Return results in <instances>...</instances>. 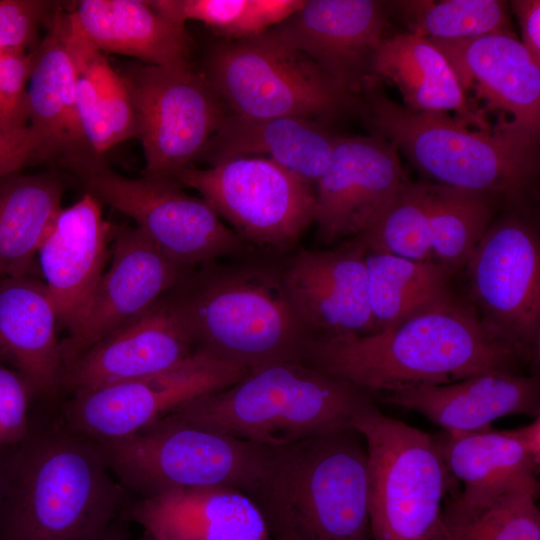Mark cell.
<instances>
[{
    "mask_svg": "<svg viewBox=\"0 0 540 540\" xmlns=\"http://www.w3.org/2000/svg\"><path fill=\"white\" fill-rule=\"evenodd\" d=\"M271 540H302L293 530L275 526L269 529Z\"/></svg>",
    "mask_w": 540,
    "mask_h": 540,
    "instance_id": "cell-43",
    "label": "cell"
},
{
    "mask_svg": "<svg viewBox=\"0 0 540 540\" xmlns=\"http://www.w3.org/2000/svg\"><path fill=\"white\" fill-rule=\"evenodd\" d=\"M248 245L285 251L314 221L311 184L260 156L237 157L205 169L177 172Z\"/></svg>",
    "mask_w": 540,
    "mask_h": 540,
    "instance_id": "cell-13",
    "label": "cell"
},
{
    "mask_svg": "<svg viewBox=\"0 0 540 540\" xmlns=\"http://www.w3.org/2000/svg\"><path fill=\"white\" fill-rule=\"evenodd\" d=\"M368 293L375 333L443 306L458 296L444 265L366 250Z\"/></svg>",
    "mask_w": 540,
    "mask_h": 540,
    "instance_id": "cell-33",
    "label": "cell"
},
{
    "mask_svg": "<svg viewBox=\"0 0 540 540\" xmlns=\"http://www.w3.org/2000/svg\"><path fill=\"white\" fill-rule=\"evenodd\" d=\"M304 364L373 395L486 373L523 374L532 367L491 335L472 305L459 297L388 330L315 338Z\"/></svg>",
    "mask_w": 540,
    "mask_h": 540,
    "instance_id": "cell-1",
    "label": "cell"
},
{
    "mask_svg": "<svg viewBox=\"0 0 540 540\" xmlns=\"http://www.w3.org/2000/svg\"><path fill=\"white\" fill-rule=\"evenodd\" d=\"M86 194L132 218L165 255L192 268L253 248L221 222L202 198L190 196L172 177L128 178L100 158L72 169Z\"/></svg>",
    "mask_w": 540,
    "mask_h": 540,
    "instance_id": "cell-11",
    "label": "cell"
},
{
    "mask_svg": "<svg viewBox=\"0 0 540 540\" xmlns=\"http://www.w3.org/2000/svg\"><path fill=\"white\" fill-rule=\"evenodd\" d=\"M356 430L368 453L372 540H430L455 481L433 436L380 409Z\"/></svg>",
    "mask_w": 540,
    "mask_h": 540,
    "instance_id": "cell-9",
    "label": "cell"
},
{
    "mask_svg": "<svg viewBox=\"0 0 540 540\" xmlns=\"http://www.w3.org/2000/svg\"><path fill=\"white\" fill-rule=\"evenodd\" d=\"M64 40L75 69L78 115L91 150L100 156L137 137V121L124 78L70 22L59 13Z\"/></svg>",
    "mask_w": 540,
    "mask_h": 540,
    "instance_id": "cell-31",
    "label": "cell"
},
{
    "mask_svg": "<svg viewBox=\"0 0 540 540\" xmlns=\"http://www.w3.org/2000/svg\"><path fill=\"white\" fill-rule=\"evenodd\" d=\"M373 81L393 84L405 107L418 112H453L480 130H490L485 116L462 89L445 55L427 37L410 32L385 36L371 63Z\"/></svg>",
    "mask_w": 540,
    "mask_h": 540,
    "instance_id": "cell-30",
    "label": "cell"
},
{
    "mask_svg": "<svg viewBox=\"0 0 540 540\" xmlns=\"http://www.w3.org/2000/svg\"><path fill=\"white\" fill-rule=\"evenodd\" d=\"M67 16L102 53L126 55L157 66L189 63L185 26L165 17L150 1L83 0Z\"/></svg>",
    "mask_w": 540,
    "mask_h": 540,
    "instance_id": "cell-29",
    "label": "cell"
},
{
    "mask_svg": "<svg viewBox=\"0 0 540 540\" xmlns=\"http://www.w3.org/2000/svg\"><path fill=\"white\" fill-rule=\"evenodd\" d=\"M399 152L374 134L337 137L316 182L314 223L325 244L365 231L408 180Z\"/></svg>",
    "mask_w": 540,
    "mask_h": 540,
    "instance_id": "cell-17",
    "label": "cell"
},
{
    "mask_svg": "<svg viewBox=\"0 0 540 540\" xmlns=\"http://www.w3.org/2000/svg\"><path fill=\"white\" fill-rule=\"evenodd\" d=\"M63 184L52 173L0 180V277H36L37 254L62 209Z\"/></svg>",
    "mask_w": 540,
    "mask_h": 540,
    "instance_id": "cell-32",
    "label": "cell"
},
{
    "mask_svg": "<svg viewBox=\"0 0 540 540\" xmlns=\"http://www.w3.org/2000/svg\"><path fill=\"white\" fill-rule=\"evenodd\" d=\"M51 2L0 0V49L25 50Z\"/></svg>",
    "mask_w": 540,
    "mask_h": 540,
    "instance_id": "cell-39",
    "label": "cell"
},
{
    "mask_svg": "<svg viewBox=\"0 0 540 540\" xmlns=\"http://www.w3.org/2000/svg\"><path fill=\"white\" fill-rule=\"evenodd\" d=\"M3 491H4V464L0 463V508H1L2 499H3Z\"/></svg>",
    "mask_w": 540,
    "mask_h": 540,
    "instance_id": "cell-45",
    "label": "cell"
},
{
    "mask_svg": "<svg viewBox=\"0 0 540 540\" xmlns=\"http://www.w3.org/2000/svg\"><path fill=\"white\" fill-rule=\"evenodd\" d=\"M249 371L196 350L161 372L75 395L66 416L80 434L119 438L146 428L186 402L231 386Z\"/></svg>",
    "mask_w": 540,
    "mask_h": 540,
    "instance_id": "cell-15",
    "label": "cell"
},
{
    "mask_svg": "<svg viewBox=\"0 0 540 540\" xmlns=\"http://www.w3.org/2000/svg\"><path fill=\"white\" fill-rule=\"evenodd\" d=\"M283 265L206 262L189 268L165 295L196 350L248 369L305 363L314 337L291 302Z\"/></svg>",
    "mask_w": 540,
    "mask_h": 540,
    "instance_id": "cell-2",
    "label": "cell"
},
{
    "mask_svg": "<svg viewBox=\"0 0 540 540\" xmlns=\"http://www.w3.org/2000/svg\"><path fill=\"white\" fill-rule=\"evenodd\" d=\"M429 39L445 55L464 91L473 90L489 108L511 115L514 126L539 135L540 65L512 31Z\"/></svg>",
    "mask_w": 540,
    "mask_h": 540,
    "instance_id": "cell-22",
    "label": "cell"
},
{
    "mask_svg": "<svg viewBox=\"0 0 540 540\" xmlns=\"http://www.w3.org/2000/svg\"><path fill=\"white\" fill-rule=\"evenodd\" d=\"M130 519L146 533L170 540H271L257 505L226 488L171 491L143 498Z\"/></svg>",
    "mask_w": 540,
    "mask_h": 540,
    "instance_id": "cell-27",
    "label": "cell"
},
{
    "mask_svg": "<svg viewBox=\"0 0 540 540\" xmlns=\"http://www.w3.org/2000/svg\"><path fill=\"white\" fill-rule=\"evenodd\" d=\"M538 492L519 489L464 515L442 510L430 540H540Z\"/></svg>",
    "mask_w": 540,
    "mask_h": 540,
    "instance_id": "cell-35",
    "label": "cell"
},
{
    "mask_svg": "<svg viewBox=\"0 0 540 540\" xmlns=\"http://www.w3.org/2000/svg\"><path fill=\"white\" fill-rule=\"evenodd\" d=\"M337 137L306 118L252 119L229 113L200 157L209 166L237 157H265L312 184L328 167Z\"/></svg>",
    "mask_w": 540,
    "mask_h": 540,
    "instance_id": "cell-28",
    "label": "cell"
},
{
    "mask_svg": "<svg viewBox=\"0 0 540 540\" xmlns=\"http://www.w3.org/2000/svg\"><path fill=\"white\" fill-rule=\"evenodd\" d=\"M432 436L448 471L463 484L462 493L444 504L447 513H473L510 492L539 488L540 463L509 430H442Z\"/></svg>",
    "mask_w": 540,
    "mask_h": 540,
    "instance_id": "cell-24",
    "label": "cell"
},
{
    "mask_svg": "<svg viewBox=\"0 0 540 540\" xmlns=\"http://www.w3.org/2000/svg\"><path fill=\"white\" fill-rule=\"evenodd\" d=\"M121 75L143 146L144 174L173 177L191 167L225 116L205 73L185 63L136 65Z\"/></svg>",
    "mask_w": 540,
    "mask_h": 540,
    "instance_id": "cell-14",
    "label": "cell"
},
{
    "mask_svg": "<svg viewBox=\"0 0 540 540\" xmlns=\"http://www.w3.org/2000/svg\"><path fill=\"white\" fill-rule=\"evenodd\" d=\"M196 351L164 294L139 316L78 358L63 378L75 395L166 370Z\"/></svg>",
    "mask_w": 540,
    "mask_h": 540,
    "instance_id": "cell-20",
    "label": "cell"
},
{
    "mask_svg": "<svg viewBox=\"0 0 540 540\" xmlns=\"http://www.w3.org/2000/svg\"><path fill=\"white\" fill-rule=\"evenodd\" d=\"M33 52L27 85L28 128L36 161L61 159L69 168L100 158L91 150L78 115L75 69L63 37L59 12Z\"/></svg>",
    "mask_w": 540,
    "mask_h": 540,
    "instance_id": "cell-25",
    "label": "cell"
},
{
    "mask_svg": "<svg viewBox=\"0 0 540 540\" xmlns=\"http://www.w3.org/2000/svg\"><path fill=\"white\" fill-rule=\"evenodd\" d=\"M36 161V145L27 127L0 120V180Z\"/></svg>",
    "mask_w": 540,
    "mask_h": 540,
    "instance_id": "cell-40",
    "label": "cell"
},
{
    "mask_svg": "<svg viewBox=\"0 0 540 540\" xmlns=\"http://www.w3.org/2000/svg\"><path fill=\"white\" fill-rule=\"evenodd\" d=\"M385 7L376 0H307L268 32L352 93L373 82L371 63L385 37Z\"/></svg>",
    "mask_w": 540,
    "mask_h": 540,
    "instance_id": "cell-18",
    "label": "cell"
},
{
    "mask_svg": "<svg viewBox=\"0 0 540 540\" xmlns=\"http://www.w3.org/2000/svg\"><path fill=\"white\" fill-rule=\"evenodd\" d=\"M365 256L353 237L330 250L300 249L284 262L288 295L314 339L375 333Z\"/></svg>",
    "mask_w": 540,
    "mask_h": 540,
    "instance_id": "cell-19",
    "label": "cell"
},
{
    "mask_svg": "<svg viewBox=\"0 0 540 540\" xmlns=\"http://www.w3.org/2000/svg\"><path fill=\"white\" fill-rule=\"evenodd\" d=\"M370 124L429 181L501 196L527 205L539 168V135L504 119L490 130H471L447 113L418 112L382 93L370 97Z\"/></svg>",
    "mask_w": 540,
    "mask_h": 540,
    "instance_id": "cell-5",
    "label": "cell"
},
{
    "mask_svg": "<svg viewBox=\"0 0 540 540\" xmlns=\"http://www.w3.org/2000/svg\"><path fill=\"white\" fill-rule=\"evenodd\" d=\"M57 323L45 283L35 277L0 278V359L26 380L34 396H51L63 383Z\"/></svg>",
    "mask_w": 540,
    "mask_h": 540,
    "instance_id": "cell-26",
    "label": "cell"
},
{
    "mask_svg": "<svg viewBox=\"0 0 540 540\" xmlns=\"http://www.w3.org/2000/svg\"><path fill=\"white\" fill-rule=\"evenodd\" d=\"M380 401L416 411L443 430L472 432L508 415L540 417V378L486 373L449 384L384 393Z\"/></svg>",
    "mask_w": 540,
    "mask_h": 540,
    "instance_id": "cell-23",
    "label": "cell"
},
{
    "mask_svg": "<svg viewBox=\"0 0 540 540\" xmlns=\"http://www.w3.org/2000/svg\"><path fill=\"white\" fill-rule=\"evenodd\" d=\"M100 540H126L122 535L110 530Z\"/></svg>",
    "mask_w": 540,
    "mask_h": 540,
    "instance_id": "cell-44",
    "label": "cell"
},
{
    "mask_svg": "<svg viewBox=\"0 0 540 540\" xmlns=\"http://www.w3.org/2000/svg\"><path fill=\"white\" fill-rule=\"evenodd\" d=\"M144 540H170V539L153 536V535H150V534L146 533V537H145Z\"/></svg>",
    "mask_w": 540,
    "mask_h": 540,
    "instance_id": "cell-46",
    "label": "cell"
},
{
    "mask_svg": "<svg viewBox=\"0 0 540 540\" xmlns=\"http://www.w3.org/2000/svg\"><path fill=\"white\" fill-rule=\"evenodd\" d=\"M96 441L108 468L142 499L226 488L254 502L275 448L165 419L127 436Z\"/></svg>",
    "mask_w": 540,
    "mask_h": 540,
    "instance_id": "cell-7",
    "label": "cell"
},
{
    "mask_svg": "<svg viewBox=\"0 0 540 540\" xmlns=\"http://www.w3.org/2000/svg\"><path fill=\"white\" fill-rule=\"evenodd\" d=\"M17 446L4 464L0 540H100L125 490L96 439L29 433Z\"/></svg>",
    "mask_w": 540,
    "mask_h": 540,
    "instance_id": "cell-3",
    "label": "cell"
},
{
    "mask_svg": "<svg viewBox=\"0 0 540 540\" xmlns=\"http://www.w3.org/2000/svg\"><path fill=\"white\" fill-rule=\"evenodd\" d=\"M254 503L268 530L287 527L302 540H372L363 435L344 429L275 446Z\"/></svg>",
    "mask_w": 540,
    "mask_h": 540,
    "instance_id": "cell-6",
    "label": "cell"
},
{
    "mask_svg": "<svg viewBox=\"0 0 540 540\" xmlns=\"http://www.w3.org/2000/svg\"><path fill=\"white\" fill-rule=\"evenodd\" d=\"M34 394L13 368L0 365V450L21 443L29 435L28 410Z\"/></svg>",
    "mask_w": 540,
    "mask_h": 540,
    "instance_id": "cell-38",
    "label": "cell"
},
{
    "mask_svg": "<svg viewBox=\"0 0 540 540\" xmlns=\"http://www.w3.org/2000/svg\"><path fill=\"white\" fill-rule=\"evenodd\" d=\"M231 113L252 119L300 117L334 119L352 96L302 53L268 31L217 47L205 73Z\"/></svg>",
    "mask_w": 540,
    "mask_h": 540,
    "instance_id": "cell-8",
    "label": "cell"
},
{
    "mask_svg": "<svg viewBox=\"0 0 540 540\" xmlns=\"http://www.w3.org/2000/svg\"><path fill=\"white\" fill-rule=\"evenodd\" d=\"M393 4L409 32L427 38H474L511 31L508 6L500 0H408Z\"/></svg>",
    "mask_w": 540,
    "mask_h": 540,
    "instance_id": "cell-36",
    "label": "cell"
},
{
    "mask_svg": "<svg viewBox=\"0 0 540 540\" xmlns=\"http://www.w3.org/2000/svg\"><path fill=\"white\" fill-rule=\"evenodd\" d=\"M33 52L3 50L0 57V120L17 127L28 126L27 85Z\"/></svg>",
    "mask_w": 540,
    "mask_h": 540,
    "instance_id": "cell-37",
    "label": "cell"
},
{
    "mask_svg": "<svg viewBox=\"0 0 540 540\" xmlns=\"http://www.w3.org/2000/svg\"><path fill=\"white\" fill-rule=\"evenodd\" d=\"M511 7L521 29V43L540 65V1L514 0Z\"/></svg>",
    "mask_w": 540,
    "mask_h": 540,
    "instance_id": "cell-41",
    "label": "cell"
},
{
    "mask_svg": "<svg viewBox=\"0 0 540 540\" xmlns=\"http://www.w3.org/2000/svg\"><path fill=\"white\" fill-rule=\"evenodd\" d=\"M111 265L76 328L60 342L66 369L91 347L139 316L189 269L165 255L139 228L114 227Z\"/></svg>",
    "mask_w": 540,
    "mask_h": 540,
    "instance_id": "cell-16",
    "label": "cell"
},
{
    "mask_svg": "<svg viewBox=\"0 0 540 540\" xmlns=\"http://www.w3.org/2000/svg\"><path fill=\"white\" fill-rule=\"evenodd\" d=\"M379 409L373 394L300 362L250 369L238 382L177 407L161 419L247 441L282 446L356 429Z\"/></svg>",
    "mask_w": 540,
    "mask_h": 540,
    "instance_id": "cell-4",
    "label": "cell"
},
{
    "mask_svg": "<svg viewBox=\"0 0 540 540\" xmlns=\"http://www.w3.org/2000/svg\"><path fill=\"white\" fill-rule=\"evenodd\" d=\"M509 431L523 445L529 455L540 463V417L533 419L528 425Z\"/></svg>",
    "mask_w": 540,
    "mask_h": 540,
    "instance_id": "cell-42",
    "label": "cell"
},
{
    "mask_svg": "<svg viewBox=\"0 0 540 540\" xmlns=\"http://www.w3.org/2000/svg\"><path fill=\"white\" fill-rule=\"evenodd\" d=\"M505 205L493 193L408 179L355 237L368 251L436 261L455 275Z\"/></svg>",
    "mask_w": 540,
    "mask_h": 540,
    "instance_id": "cell-12",
    "label": "cell"
},
{
    "mask_svg": "<svg viewBox=\"0 0 540 540\" xmlns=\"http://www.w3.org/2000/svg\"><path fill=\"white\" fill-rule=\"evenodd\" d=\"M463 270L469 303L485 329L534 369L540 355V238L527 205H506Z\"/></svg>",
    "mask_w": 540,
    "mask_h": 540,
    "instance_id": "cell-10",
    "label": "cell"
},
{
    "mask_svg": "<svg viewBox=\"0 0 540 540\" xmlns=\"http://www.w3.org/2000/svg\"><path fill=\"white\" fill-rule=\"evenodd\" d=\"M101 203L89 194L62 208L42 241L38 267L56 311L58 324L72 332L98 283L114 227L103 218Z\"/></svg>",
    "mask_w": 540,
    "mask_h": 540,
    "instance_id": "cell-21",
    "label": "cell"
},
{
    "mask_svg": "<svg viewBox=\"0 0 540 540\" xmlns=\"http://www.w3.org/2000/svg\"><path fill=\"white\" fill-rule=\"evenodd\" d=\"M305 0H154L152 6L171 21L204 23L235 40L258 36L280 24Z\"/></svg>",
    "mask_w": 540,
    "mask_h": 540,
    "instance_id": "cell-34",
    "label": "cell"
}]
</instances>
